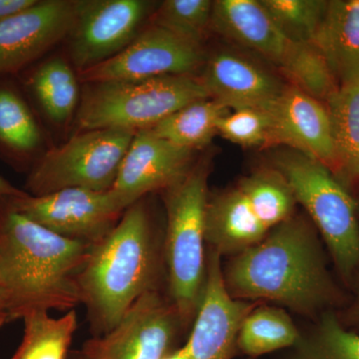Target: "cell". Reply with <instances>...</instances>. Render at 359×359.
Masks as SVG:
<instances>
[{
    "mask_svg": "<svg viewBox=\"0 0 359 359\" xmlns=\"http://www.w3.org/2000/svg\"><path fill=\"white\" fill-rule=\"evenodd\" d=\"M205 62L202 44L152 25L114 57L79 73L80 82L134 81L193 75Z\"/></svg>",
    "mask_w": 359,
    "mask_h": 359,
    "instance_id": "cell-11",
    "label": "cell"
},
{
    "mask_svg": "<svg viewBox=\"0 0 359 359\" xmlns=\"http://www.w3.org/2000/svg\"><path fill=\"white\" fill-rule=\"evenodd\" d=\"M200 79L210 98L230 110L269 112L287 87L263 66L228 50L216 52L208 59Z\"/></svg>",
    "mask_w": 359,
    "mask_h": 359,
    "instance_id": "cell-15",
    "label": "cell"
},
{
    "mask_svg": "<svg viewBox=\"0 0 359 359\" xmlns=\"http://www.w3.org/2000/svg\"><path fill=\"white\" fill-rule=\"evenodd\" d=\"M210 27L278 67L292 42L280 32L261 0L214 1Z\"/></svg>",
    "mask_w": 359,
    "mask_h": 359,
    "instance_id": "cell-17",
    "label": "cell"
},
{
    "mask_svg": "<svg viewBox=\"0 0 359 359\" xmlns=\"http://www.w3.org/2000/svg\"><path fill=\"white\" fill-rule=\"evenodd\" d=\"M83 84L75 115L79 131L150 129L184 106L210 98L200 78L194 75Z\"/></svg>",
    "mask_w": 359,
    "mask_h": 359,
    "instance_id": "cell-4",
    "label": "cell"
},
{
    "mask_svg": "<svg viewBox=\"0 0 359 359\" xmlns=\"http://www.w3.org/2000/svg\"><path fill=\"white\" fill-rule=\"evenodd\" d=\"M39 2V0H0V22L22 13Z\"/></svg>",
    "mask_w": 359,
    "mask_h": 359,
    "instance_id": "cell-32",
    "label": "cell"
},
{
    "mask_svg": "<svg viewBox=\"0 0 359 359\" xmlns=\"http://www.w3.org/2000/svg\"><path fill=\"white\" fill-rule=\"evenodd\" d=\"M301 337L294 321L283 309L262 306L252 309L243 321L238 348L250 358H257L294 347Z\"/></svg>",
    "mask_w": 359,
    "mask_h": 359,
    "instance_id": "cell-23",
    "label": "cell"
},
{
    "mask_svg": "<svg viewBox=\"0 0 359 359\" xmlns=\"http://www.w3.org/2000/svg\"><path fill=\"white\" fill-rule=\"evenodd\" d=\"M226 289L242 301L276 302L299 313L334 306L341 294L330 276L311 222L292 216L223 269Z\"/></svg>",
    "mask_w": 359,
    "mask_h": 359,
    "instance_id": "cell-1",
    "label": "cell"
},
{
    "mask_svg": "<svg viewBox=\"0 0 359 359\" xmlns=\"http://www.w3.org/2000/svg\"><path fill=\"white\" fill-rule=\"evenodd\" d=\"M16 211L61 237L96 245L119 223L127 207L112 190L71 188L6 199Z\"/></svg>",
    "mask_w": 359,
    "mask_h": 359,
    "instance_id": "cell-9",
    "label": "cell"
},
{
    "mask_svg": "<svg viewBox=\"0 0 359 359\" xmlns=\"http://www.w3.org/2000/svg\"><path fill=\"white\" fill-rule=\"evenodd\" d=\"M208 175L207 165H195L185 178L165 190V261L171 302L184 328L193 323L204 285Z\"/></svg>",
    "mask_w": 359,
    "mask_h": 359,
    "instance_id": "cell-5",
    "label": "cell"
},
{
    "mask_svg": "<svg viewBox=\"0 0 359 359\" xmlns=\"http://www.w3.org/2000/svg\"><path fill=\"white\" fill-rule=\"evenodd\" d=\"M212 4L210 0H166L156 9L152 25L202 44L211 26Z\"/></svg>",
    "mask_w": 359,
    "mask_h": 359,
    "instance_id": "cell-30",
    "label": "cell"
},
{
    "mask_svg": "<svg viewBox=\"0 0 359 359\" xmlns=\"http://www.w3.org/2000/svg\"><path fill=\"white\" fill-rule=\"evenodd\" d=\"M229 112L230 109L214 99H200L184 106L147 130L173 145L196 152L207 146L218 134L219 120Z\"/></svg>",
    "mask_w": 359,
    "mask_h": 359,
    "instance_id": "cell-21",
    "label": "cell"
},
{
    "mask_svg": "<svg viewBox=\"0 0 359 359\" xmlns=\"http://www.w3.org/2000/svg\"><path fill=\"white\" fill-rule=\"evenodd\" d=\"M74 13L73 0H39L0 22V74L20 69L65 39Z\"/></svg>",
    "mask_w": 359,
    "mask_h": 359,
    "instance_id": "cell-14",
    "label": "cell"
},
{
    "mask_svg": "<svg viewBox=\"0 0 359 359\" xmlns=\"http://www.w3.org/2000/svg\"><path fill=\"white\" fill-rule=\"evenodd\" d=\"M273 168L320 231L340 275L351 280L359 269L358 205L351 194L327 167L292 149L276 155Z\"/></svg>",
    "mask_w": 359,
    "mask_h": 359,
    "instance_id": "cell-6",
    "label": "cell"
},
{
    "mask_svg": "<svg viewBox=\"0 0 359 359\" xmlns=\"http://www.w3.org/2000/svg\"><path fill=\"white\" fill-rule=\"evenodd\" d=\"M7 323H9L8 314H7L6 306H4V302L0 297V330Z\"/></svg>",
    "mask_w": 359,
    "mask_h": 359,
    "instance_id": "cell-34",
    "label": "cell"
},
{
    "mask_svg": "<svg viewBox=\"0 0 359 359\" xmlns=\"http://www.w3.org/2000/svg\"><path fill=\"white\" fill-rule=\"evenodd\" d=\"M65 58L45 61L32 75L30 86L42 110L54 124L62 125L76 115L81 92L79 77Z\"/></svg>",
    "mask_w": 359,
    "mask_h": 359,
    "instance_id": "cell-22",
    "label": "cell"
},
{
    "mask_svg": "<svg viewBox=\"0 0 359 359\" xmlns=\"http://www.w3.org/2000/svg\"><path fill=\"white\" fill-rule=\"evenodd\" d=\"M25 194H27V192L15 188L9 182H7L6 179L0 176V198H2V199H11V198L21 197V196H25Z\"/></svg>",
    "mask_w": 359,
    "mask_h": 359,
    "instance_id": "cell-33",
    "label": "cell"
},
{
    "mask_svg": "<svg viewBox=\"0 0 359 359\" xmlns=\"http://www.w3.org/2000/svg\"><path fill=\"white\" fill-rule=\"evenodd\" d=\"M217 131L226 140L244 147L269 145L271 144V115L262 110H231L219 120Z\"/></svg>",
    "mask_w": 359,
    "mask_h": 359,
    "instance_id": "cell-31",
    "label": "cell"
},
{
    "mask_svg": "<svg viewBox=\"0 0 359 359\" xmlns=\"http://www.w3.org/2000/svg\"><path fill=\"white\" fill-rule=\"evenodd\" d=\"M135 134L122 129L78 132L35 165L26 182L27 193L40 197L71 188L110 190Z\"/></svg>",
    "mask_w": 359,
    "mask_h": 359,
    "instance_id": "cell-7",
    "label": "cell"
},
{
    "mask_svg": "<svg viewBox=\"0 0 359 359\" xmlns=\"http://www.w3.org/2000/svg\"><path fill=\"white\" fill-rule=\"evenodd\" d=\"M0 210V297L9 321L81 304L76 276L92 245L69 240L14 210Z\"/></svg>",
    "mask_w": 359,
    "mask_h": 359,
    "instance_id": "cell-2",
    "label": "cell"
},
{
    "mask_svg": "<svg viewBox=\"0 0 359 359\" xmlns=\"http://www.w3.org/2000/svg\"><path fill=\"white\" fill-rule=\"evenodd\" d=\"M156 2L148 0H75L66 36L68 56L78 74L124 50L152 18Z\"/></svg>",
    "mask_w": 359,
    "mask_h": 359,
    "instance_id": "cell-8",
    "label": "cell"
},
{
    "mask_svg": "<svg viewBox=\"0 0 359 359\" xmlns=\"http://www.w3.org/2000/svg\"><path fill=\"white\" fill-rule=\"evenodd\" d=\"M160 252L143 199L127 208L76 276L94 337L109 332L142 295L158 290Z\"/></svg>",
    "mask_w": 359,
    "mask_h": 359,
    "instance_id": "cell-3",
    "label": "cell"
},
{
    "mask_svg": "<svg viewBox=\"0 0 359 359\" xmlns=\"http://www.w3.org/2000/svg\"><path fill=\"white\" fill-rule=\"evenodd\" d=\"M221 255L209 250L204 285L185 349L191 359H231L238 348L243 321L255 309L252 302L231 297L226 289Z\"/></svg>",
    "mask_w": 359,
    "mask_h": 359,
    "instance_id": "cell-12",
    "label": "cell"
},
{
    "mask_svg": "<svg viewBox=\"0 0 359 359\" xmlns=\"http://www.w3.org/2000/svg\"><path fill=\"white\" fill-rule=\"evenodd\" d=\"M262 4L290 41L313 43L325 18V0H261Z\"/></svg>",
    "mask_w": 359,
    "mask_h": 359,
    "instance_id": "cell-29",
    "label": "cell"
},
{
    "mask_svg": "<svg viewBox=\"0 0 359 359\" xmlns=\"http://www.w3.org/2000/svg\"><path fill=\"white\" fill-rule=\"evenodd\" d=\"M290 85L325 103L339 87L320 50L309 42H292L278 66Z\"/></svg>",
    "mask_w": 359,
    "mask_h": 359,
    "instance_id": "cell-26",
    "label": "cell"
},
{
    "mask_svg": "<svg viewBox=\"0 0 359 359\" xmlns=\"http://www.w3.org/2000/svg\"><path fill=\"white\" fill-rule=\"evenodd\" d=\"M313 43L339 85L359 80V0H332Z\"/></svg>",
    "mask_w": 359,
    "mask_h": 359,
    "instance_id": "cell-19",
    "label": "cell"
},
{
    "mask_svg": "<svg viewBox=\"0 0 359 359\" xmlns=\"http://www.w3.org/2000/svg\"><path fill=\"white\" fill-rule=\"evenodd\" d=\"M25 334L11 359H65L78 327L74 309L61 318L35 311L23 318Z\"/></svg>",
    "mask_w": 359,
    "mask_h": 359,
    "instance_id": "cell-24",
    "label": "cell"
},
{
    "mask_svg": "<svg viewBox=\"0 0 359 359\" xmlns=\"http://www.w3.org/2000/svg\"><path fill=\"white\" fill-rule=\"evenodd\" d=\"M269 115L271 144L285 145L309 156L334 175V140L325 103L289 85Z\"/></svg>",
    "mask_w": 359,
    "mask_h": 359,
    "instance_id": "cell-16",
    "label": "cell"
},
{
    "mask_svg": "<svg viewBox=\"0 0 359 359\" xmlns=\"http://www.w3.org/2000/svg\"><path fill=\"white\" fill-rule=\"evenodd\" d=\"M0 143L20 154H29L42 143L34 116L16 92L0 88Z\"/></svg>",
    "mask_w": 359,
    "mask_h": 359,
    "instance_id": "cell-28",
    "label": "cell"
},
{
    "mask_svg": "<svg viewBox=\"0 0 359 359\" xmlns=\"http://www.w3.org/2000/svg\"><path fill=\"white\" fill-rule=\"evenodd\" d=\"M238 187L269 231L294 216L297 204L294 192L275 168L255 172L242 180Z\"/></svg>",
    "mask_w": 359,
    "mask_h": 359,
    "instance_id": "cell-25",
    "label": "cell"
},
{
    "mask_svg": "<svg viewBox=\"0 0 359 359\" xmlns=\"http://www.w3.org/2000/svg\"><path fill=\"white\" fill-rule=\"evenodd\" d=\"M353 311H354V316H355V318H358V320L359 321V287H358V297H356L355 304H354Z\"/></svg>",
    "mask_w": 359,
    "mask_h": 359,
    "instance_id": "cell-36",
    "label": "cell"
},
{
    "mask_svg": "<svg viewBox=\"0 0 359 359\" xmlns=\"http://www.w3.org/2000/svg\"><path fill=\"white\" fill-rule=\"evenodd\" d=\"M294 348L289 359H359V334L347 330L334 313L325 311Z\"/></svg>",
    "mask_w": 359,
    "mask_h": 359,
    "instance_id": "cell-27",
    "label": "cell"
},
{
    "mask_svg": "<svg viewBox=\"0 0 359 359\" xmlns=\"http://www.w3.org/2000/svg\"><path fill=\"white\" fill-rule=\"evenodd\" d=\"M269 233L238 186L208 199L205 244L221 256L241 254L259 244Z\"/></svg>",
    "mask_w": 359,
    "mask_h": 359,
    "instance_id": "cell-18",
    "label": "cell"
},
{
    "mask_svg": "<svg viewBox=\"0 0 359 359\" xmlns=\"http://www.w3.org/2000/svg\"><path fill=\"white\" fill-rule=\"evenodd\" d=\"M195 153L148 130L136 132L111 190L128 208L147 194L167 190L185 178L195 166Z\"/></svg>",
    "mask_w": 359,
    "mask_h": 359,
    "instance_id": "cell-13",
    "label": "cell"
},
{
    "mask_svg": "<svg viewBox=\"0 0 359 359\" xmlns=\"http://www.w3.org/2000/svg\"><path fill=\"white\" fill-rule=\"evenodd\" d=\"M181 318L158 290L142 295L107 334L87 340L76 359H164L173 353Z\"/></svg>",
    "mask_w": 359,
    "mask_h": 359,
    "instance_id": "cell-10",
    "label": "cell"
},
{
    "mask_svg": "<svg viewBox=\"0 0 359 359\" xmlns=\"http://www.w3.org/2000/svg\"><path fill=\"white\" fill-rule=\"evenodd\" d=\"M325 104L334 140V176L359 180V80L339 85Z\"/></svg>",
    "mask_w": 359,
    "mask_h": 359,
    "instance_id": "cell-20",
    "label": "cell"
},
{
    "mask_svg": "<svg viewBox=\"0 0 359 359\" xmlns=\"http://www.w3.org/2000/svg\"><path fill=\"white\" fill-rule=\"evenodd\" d=\"M164 359H191L187 354L185 349L182 348L177 349L173 353H170L169 355L166 356Z\"/></svg>",
    "mask_w": 359,
    "mask_h": 359,
    "instance_id": "cell-35",
    "label": "cell"
}]
</instances>
